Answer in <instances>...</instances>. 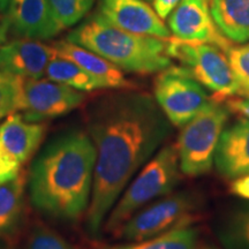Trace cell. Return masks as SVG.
Returning a JSON list of instances; mask_svg holds the SVG:
<instances>
[{
    "instance_id": "cell-3",
    "label": "cell",
    "mask_w": 249,
    "mask_h": 249,
    "mask_svg": "<svg viewBox=\"0 0 249 249\" xmlns=\"http://www.w3.org/2000/svg\"><path fill=\"white\" fill-rule=\"evenodd\" d=\"M66 40L95 52L129 73H160L172 66L167 53L169 39L121 30L98 13L71 30Z\"/></svg>"
},
{
    "instance_id": "cell-5",
    "label": "cell",
    "mask_w": 249,
    "mask_h": 249,
    "mask_svg": "<svg viewBox=\"0 0 249 249\" xmlns=\"http://www.w3.org/2000/svg\"><path fill=\"white\" fill-rule=\"evenodd\" d=\"M229 118L225 105L211 98L209 104L182 127L177 149L183 174L200 177L213 169L217 145Z\"/></svg>"
},
{
    "instance_id": "cell-16",
    "label": "cell",
    "mask_w": 249,
    "mask_h": 249,
    "mask_svg": "<svg viewBox=\"0 0 249 249\" xmlns=\"http://www.w3.org/2000/svg\"><path fill=\"white\" fill-rule=\"evenodd\" d=\"M45 124L28 121L18 112L7 116L0 126V144L20 164L35 154L45 134Z\"/></svg>"
},
{
    "instance_id": "cell-33",
    "label": "cell",
    "mask_w": 249,
    "mask_h": 249,
    "mask_svg": "<svg viewBox=\"0 0 249 249\" xmlns=\"http://www.w3.org/2000/svg\"><path fill=\"white\" fill-rule=\"evenodd\" d=\"M0 20H4V18H2V17H0Z\"/></svg>"
},
{
    "instance_id": "cell-10",
    "label": "cell",
    "mask_w": 249,
    "mask_h": 249,
    "mask_svg": "<svg viewBox=\"0 0 249 249\" xmlns=\"http://www.w3.org/2000/svg\"><path fill=\"white\" fill-rule=\"evenodd\" d=\"M167 23L173 37L183 42L213 44L225 52L233 45L214 22L210 0H182L169 15Z\"/></svg>"
},
{
    "instance_id": "cell-32",
    "label": "cell",
    "mask_w": 249,
    "mask_h": 249,
    "mask_svg": "<svg viewBox=\"0 0 249 249\" xmlns=\"http://www.w3.org/2000/svg\"><path fill=\"white\" fill-rule=\"evenodd\" d=\"M200 249H218V248H216V247H202Z\"/></svg>"
},
{
    "instance_id": "cell-25",
    "label": "cell",
    "mask_w": 249,
    "mask_h": 249,
    "mask_svg": "<svg viewBox=\"0 0 249 249\" xmlns=\"http://www.w3.org/2000/svg\"><path fill=\"white\" fill-rule=\"evenodd\" d=\"M21 249H74L62 236L49 227H37Z\"/></svg>"
},
{
    "instance_id": "cell-24",
    "label": "cell",
    "mask_w": 249,
    "mask_h": 249,
    "mask_svg": "<svg viewBox=\"0 0 249 249\" xmlns=\"http://www.w3.org/2000/svg\"><path fill=\"white\" fill-rule=\"evenodd\" d=\"M226 55L238 83V96L249 97V43L232 45Z\"/></svg>"
},
{
    "instance_id": "cell-7",
    "label": "cell",
    "mask_w": 249,
    "mask_h": 249,
    "mask_svg": "<svg viewBox=\"0 0 249 249\" xmlns=\"http://www.w3.org/2000/svg\"><path fill=\"white\" fill-rule=\"evenodd\" d=\"M202 207L201 200L193 192L169 194L130 217L118 231V238L142 241L180 227L191 226Z\"/></svg>"
},
{
    "instance_id": "cell-31",
    "label": "cell",
    "mask_w": 249,
    "mask_h": 249,
    "mask_svg": "<svg viewBox=\"0 0 249 249\" xmlns=\"http://www.w3.org/2000/svg\"><path fill=\"white\" fill-rule=\"evenodd\" d=\"M8 7V0H0V12H5Z\"/></svg>"
},
{
    "instance_id": "cell-1",
    "label": "cell",
    "mask_w": 249,
    "mask_h": 249,
    "mask_svg": "<svg viewBox=\"0 0 249 249\" xmlns=\"http://www.w3.org/2000/svg\"><path fill=\"white\" fill-rule=\"evenodd\" d=\"M96 164L87 230L97 235L133 177L172 133V124L145 93L123 92L93 103L87 116Z\"/></svg>"
},
{
    "instance_id": "cell-15",
    "label": "cell",
    "mask_w": 249,
    "mask_h": 249,
    "mask_svg": "<svg viewBox=\"0 0 249 249\" xmlns=\"http://www.w3.org/2000/svg\"><path fill=\"white\" fill-rule=\"evenodd\" d=\"M55 53L59 57L73 61L77 66L91 74L104 83L107 88L113 89H135L136 86L126 79L124 71L116 65L101 57L95 52L68 40H60L53 44Z\"/></svg>"
},
{
    "instance_id": "cell-18",
    "label": "cell",
    "mask_w": 249,
    "mask_h": 249,
    "mask_svg": "<svg viewBox=\"0 0 249 249\" xmlns=\"http://www.w3.org/2000/svg\"><path fill=\"white\" fill-rule=\"evenodd\" d=\"M27 182L26 172L20 171L11 181L0 185V238L12 234L17 229L22 213Z\"/></svg>"
},
{
    "instance_id": "cell-2",
    "label": "cell",
    "mask_w": 249,
    "mask_h": 249,
    "mask_svg": "<svg viewBox=\"0 0 249 249\" xmlns=\"http://www.w3.org/2000/svg\"><path fill=\"white\" fill-rule=\"evenodd\" d=\"M96 149L89 134L71 129L51 140L30 169L34 207L61 220H76L91 197Z\"/></svg>"
},
{
    "instance_id": "cell-12",
    "label": "cell",
    "mask_w": 249,
    "mask_h": 249,
    "mask_svg": "<svg viewBox=\"0 0 249 249\" xmlns=\"http://www.w3.org/2000/svg\"><path fill=\"white\" fill-rule=\"evenodd\" d=\"M8 29L21 38L49 39L62 30L57 22L49 0H8Z\"/></svg>"
},
{
    "instance_id": "cell-26",
    "label": "cell",
    "mask_w": 249,
    "mask_h": 249,
    "mask_svg": "<svg viewBox=\"0 0 249 249\" xmlns=\"http://www.w3.org/2000/svg\"><path fill=\"white\" fill-rule=\"evenodd\" d=\"M21 164L0 144V185L11 181L20 173Z\"/></svg>"
},
{
    "instance_id": "cell-19",
    "label": "cell",
    "mask_w": 249,
    "mask_h": 249,
    "mask_svg": "<svg viewBox=\"0 0 249 249\" xmlns=\"http://www.w3.org/2000/svg\"><path fill=\"white\" fill-rule=\"evenodd\" d=\"M217 236L225 249H249V201L233 208L220 220Z\"/></svg>"
},
{
    "instance_id": "cell-28",
    "label": "cell",
    "mask_w": 249,
    "mask_h": 249,
    "mask_svg": "<svg viewBox=\"0 0 249 249\" xmlns=\"http://www.w3.org/2000/svg\"><path fill=\"white\" fill-rule=\"evenodd\" d=\"M182 0H154L152 1V8L158 14L161 20L169 18L174 8L178 6Z\"/></svg>"
},
{
    "instance_id": "cell-17",
    "label": "cell",
    "mask_w": 249,
    "mask_h": 249,
    "mask_svg": "<svg viewBox=\"0 0 249 249\" xmlns=\"http://www.w3.org/2000/svg\"><path fill=\"white\" fill-rule=\"evenodd\" d=\"M217 27L232 43L249 42V0H210Z\"/></svg>"
},
{
    "instance_id": "cell-4",
    "label": "cell",
    "mask_w": 249,
    "mask_h": 249,
    "mask_svg": "<svg viewBox=\"0 0 249 249\" xmlns=\"http://www.w3.org/2000/svg\"><path fill=\"white\" fill-rule=\"evenodd\" d=\"M179 180L180 164L177 145H164L124 188L105 219V231L116 233L149 202L171 194Z\"/></svg>"
},
{
    "instance_id": "cell-22",
    "label": "cell",
    "mask_w": 249,
    "mask_h": 249,
    "mask_svg": "<svg viewBox=\"0 0 249 249\" xmlns=\"http://www.w3.org/2000/svg\"><path fill=\"white\" fill-rule=\"evenodd\" d=\"M23 77L0 71V118L22 110Z\"/></svg>"
},
{
    "instance_id": "cell-14",
    "label": "cell",
    "mask_w": 249,
    "mask_h": 249,
    "mask_svg": "<svg viewBox=\"0 0 249 249\" xmlns=\"http://www.w3.org/2000/svg\"><path fill=\"white\" fill-rule=\"evenodd\" d=\"M214 165L218 173L227 180L249 176V120L240 118L226 127L220 136Z\"/></svg>"
},
{
    "instance_id": "cell-20",
    "label": "cell",
    "mask_w": 249,
    "mask_h": 249,
    "mask_svg": "<svg viewBox=\"0 0 249 249\" xmlns=\"http://www.w3.org/2000/svg\"><path fill=\"white\" fill-rule=\"evenodd\" d=\"M45 74L48 79L64 83L80 91H93V90L107 88L104 83L92 76L91 74L87 73L73 61L59 57V55H55L50 61Z\"/></svg>"
},
{
    "instance_id": "cell-13",
    "label": "cell",
    "mask_w": 249,
    "mask_h": 249,
    "mask_svg": "<svg viewBox=\"0 0 249 249\" xmlns=\"http://www.w3.org/2000/svg\"><path fill=\"white\" fill-rule=\"evenodd\" d=\"M55 55L53 45L36 39H14L0 48V71L23 79H42Z\"/></svg>"
},
{
    "instance_id": "cell-11",
    "label": "cell",
    "mask_w": 249,
    "mask_h": 249,
    "mask_svg": "<svg viewBox=\"0 0 249 249\" xmlns=\"http://www.w3.org/2000/svg\"><path fill=\"white\" fill-rule=\"evenodd\" d=\"M98 14L114 27L136 35L169 39L172 34L143 0H99Z\"/></svg>"
},
{
    "instance_id": "cell-29",
    "label": "cell",
    "mask_w": 249,
    "mask_h": 249,
    "mask_svg": "<svg viewBox=\"0 0 249 249\" xmlns=\"http://www.w3.org/2000/svg\"><path fill=\"white\" fill-rule=\"evenodd\" d=\"M231 193L240 198L249 201V176L234 180L231 183Z\"/></svg>"
},
{
    "instance_id": "cell-9",
    "label": "cell",
    "mask_w": 249,
    "mask_h": 249,
    "mask_svg": "<svg viewBox=\"0 0 249 249\" xmlns=\"http://www.w3.org/2000/svg\"><path fill=\"white\" fill-rule=\"evenodd\" d=\"M82 91L50 79H23L22 111L28 121L39 123L70 113L85 101Z\"/></svg>"
},
{
    "instance_id": "cell-27",
    "label": "cell",
    "mask_w": 249,
    "mask_h": 249,
    "mask_svg": "<svg viewBox=\"0 0 249 249\" xmlns=\"http://www.w3.org/2000/svg\"><path fill=\"white\" fill-rule=\"evenodd\" d=\"M220 103L225 105L230 113L233 112V113L239 114L240 117L249 120V97L234 95L223 99Z\"/></svg>"
},
{
    "instance_id": "cell-8",
    "label": "cell",
    "mask_w": 249,
    "mask_h": 249,
    "mask_svg": "<svg viewBox=\"0 0 249 249\" xmlns=\"http://www.w3.org/2000/svg\"><path fill=\"white\" fill-rule=\"evenodd\" d=\"M155 99L171 124L182 128L211 102L204 87L181 66H170L155 80Z\"/></svg>"
},
{
    "instance_id": "cell-23",
    "label": "cell",
    "mask_w": 249,
    "mask_h": 249,
    "mask_svg": "<svg viewBox=\"0 0 249 249\" xmlns=\"http://www.w3.org/2000/svg\"><path fill=\"white\" fill-rule=\"evenodd\" d=\"M95 0H49L52 14L62 29L76 24L88 14Z\"/></svg>"
},
{
    "instance_id": "cell-34",
    "label": "cell",
    "mask_w": 249,
    "mask_h": 249,
    "mask_svg": "<svg viewBox=\"0 0 249 249\" xmlns=\"http://www.w3.org/2000/svg\"><path fill=\"white\" fill-rule=\"evenodd\" d=\"M0 249H5V248H0Z\"/></svg>"
},
{
    "instance_id": "cell-30",
    "label": "cell",
    "mask_w": 249,
    "mask_h": 249,
    "mask_svg": "<svg viewBox=\"0 0 249 249\" xmlns=\"http://www.w3.org/2000/svg\"><path fill=\"white\" fill-rule=\"evenodd\" d=\"M8 31H9L8 26L7 23H6L5 18H4V20L0 22V48H1V46L6 43V40H7Z\"/></svg>"
},
{
    "instance_id": "cell-6",
    "label": "cell",
    "mask_w": 249,
    "mask_h": 249,
    "mask_svg": "<svg viewBox=\"0 0 249 249\" xmlns=\"http://www.w3.org/2000/svg\"><path fill=\"white\" fill-rule=\"evenodd\" d=\"M167 53L181 67L213 93L217 102L238 95L239 88L226 52L213 44L183 42L171 36L167 40Z\"/></svg>"
},
{
    "instance_id": "cell-21",
    "label": "cell",
    "mask_w": 249,
    "mask_h": 249,
    "mask_svg": "<svg viewBox=\"0 0 249 249\" xmlns=\"http://www.w3.org/2000/svg\"><path fill=\"white\" fill-rule=\"evenodd\" d=\"M198 230L193 226L180 227L147 240L134 244L107 246L99 249H195Z\"/></svg>"
}]
</instances>
